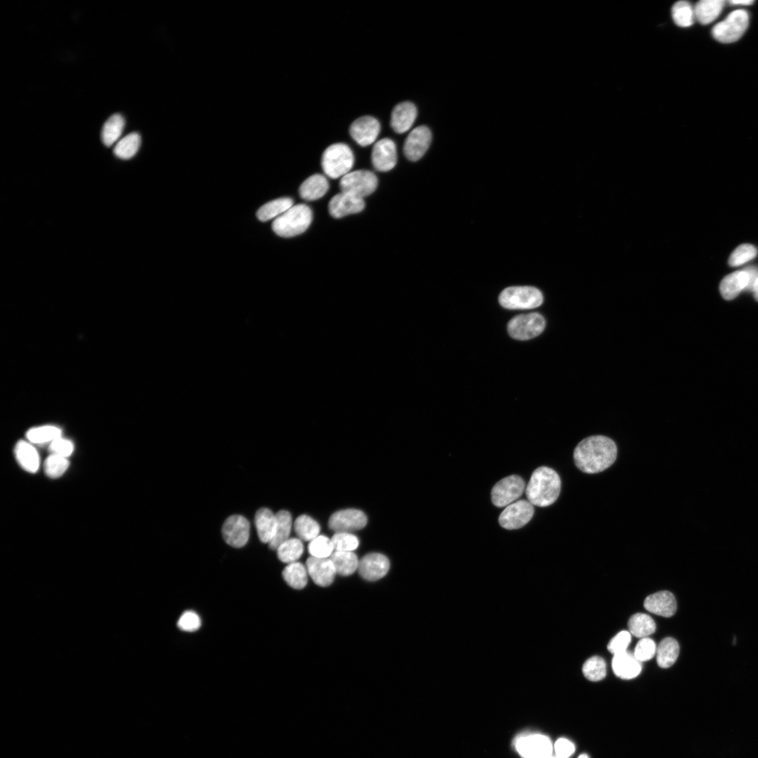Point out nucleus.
Returning <instances> with one entry per match:
<instances>
[{"mask_svg":"<svg viewBox=\"0 0 758 758\" xmlns=\"http://www.w3.org/2000/svg\"><path fill=\"white\" fill-rule=\"evenodd\" d=\"M617 457V446L610 438L591 436L583 439L575 448L573 459L582 472L594 474L609 467Z\"/></svg>","mask_w":758,"mask_h":758,"instance_id":"obj_1","label":"nucleus"},{"mask_svg":"<svg viewBox=\"0 0 758 758\" xmlns=\"http://www.w3.org/2000/svg\"><path fill=\"white\" fill-rule=\"evenodd\" d=\"M561 491V479L552 468L542 466L533 472L525 493L533 505L546 507L553 504Z\"/></svg>","mask_w":758,"mask_h":758,"instance_id":"obj_2","label":"nucleus"},{"mask_svg":"<svg viewBox=\"0 0 758 758\" xmlns=\"http://www.w3.org/2000/svg\"><path fill=\"white\" fill-rule=\"evenodd\" d=\"M312 220V211L306 204L293 205L274 220L272 229L278 236L285 238L299 235L307 230Z\"/></svg>","mask_w":758,"mask_h":758,"instance_id":"obj_3","label":"nucleus"},{"mask_svg":"<svg viewBox=\"0 0 758 758\" xmlns=\"http://www.w3.org/2000/svg\"><path fill=\"white\" fill-rule=\"evenodd\" d=\"M354 162V154L346 144L338 142L331 145L323 152L321 167L329 178H343L351 171Z\"/></svg>","mask_w":758,"mask_h":758,"instance_id":"obj_4","label":"nucleus"},{"mask_svg":"<svg viewBox=\"0 0 758 758\" xmlns=\"http://www.w3.org/2000/svg\"><path fill=\"white\" fill-rule=\"evenodd\" d=\"M498 300L501 306L507 309H533L543 303V295L535 287L510 286L500 293Z\"/></svg>","mask_w":758,"mask_h":758,"instance_id":"obj_5","label":"nucleus"},{"mask_svg":"<svg viewBox=\"0 0 758 758\" xmlns=\"http://www.w3.org/2000/svg\"><path fill=\"white\" fill-rule=\"evenodd\" d=\"M749 15L743 9L733 11L712 30L714 38L721 43L729 44L738 41L746 31Z\"/></svg>","mask_w":758,"mask_h":758,"instance_id":"obj_6","label":"nucleus"},{"mask_svg":"<svg viewBox=\"0 0 758 758\" xmlns=\"http://www.w3.org/2000/svg\"><path fill=\"white\" fill-rule=\"evenodd\" d=\"M339 185L341 192L364 199L376 190L378 178L370 171L357 170L341 178Z\"/></svg>","mask_w":758,"mask_h":758,"instance_id":"obj_7","label":"nucleus"},{"mask_svg":"<svg viewBox=\"0 0 758 758\" xmlns=\"http://www.w3.org/2000/svg\"><path fill=\"white\" fill-rule=\"evenodd\" d=\"M545 327V320L538 312L517 315L507 324L509 335L519 340H529L539 335Z\"/></svg>","mask_w":758,"mask_h":758,"instance_id":"obj_8","label":"nucleus"},{"mask_svg":"<svg viewBox=\"0 0 758 758\" xmlns=\"http://www.w3.org/2000/svg\"><path fill=\"white\" fill-rule=\"evenodd\" d=\"M525 490V482L517 475L505 477L491 490V501L498 507H507L518 499Z\"/></svg>","mask_w":758,"mask_h":758,"instance_id":"obj_9","label":"nucleus"},{"mask_svg":"<svg viewBox=\"0 0 758 758\" xmlns=\"http://www.w3.org/2000/svg\"><path fill=\"white\" fill-rule=\"evenodd\" d=\"M533 505L526 500H519L507 505L499 516L500 526L512 530L521 528L532 518Z\"/></svg>","mask_w":758,"mask_h":758,"instance_id":"obj_10","label":"nucleus"},{"mask_svg":"<svg viewBox=\"0 0 758 758\" xmlns=\"http://www.w3.org/2000/svg\"><path fill=\"white\" fill-rule=\"evenodd\" d=\"M516 749L523 758H546L552 755L550 740L541 734H531L519 738Z\"/></svg>","mask_w":758,"mask_h":758,"instance_id":"obj_11","label":"nucleus"},{"mask_svg":"<svg viewBox=\"0 0 758 758\" xmlns=\"http://www.w3.org/2000/svg\"><path fill=\"white\" fill-rule=\"evenodd\" d=\"M367 524V517L361 510L345 509L334 512L329 518L328 526L335 532H348L363 528Z\"/></svg>","mask_w":758,"mask_h":758,"instance_id":"obj_12","label":"nucleus"},{"mask_svg":"<svg viewBox=\"0 0 758 758\" xmlns=\"http://www.w3.org/2000/svg\"><path fill=\"white\" fill-rule=\"evenodd\" d=\"M250 524L243 516L234 514L229 517L224 522L222 533L225 542L234 547L244 546L249 538Z\"/></svg>","mask_w":758,"mask_h":758,"instance_id":"obj_13","label":"nucleus"},{"mask_svg":"<svg viewBox=\"0 0 758 758\" xmlns=\"http://www.w3.org/2000/svg\"><path fill=\"white\" fill-rule=\"evenodd\" d=\"M432 141V133L426 126H419L413 129L406 137L403 151L406 157L412 161L420 159L428 149Z\"/></svg>","mask_w":758,"mask_h":758,"instance_id":"obj_14","label":"nucleus"},{"mask_svg":"<svg viewBox=\"0 0 758 758\" xmlns=\"http://www.w3.org/2000/svg\"><path fill=\"white\" fill-rule=\"evenodd\" d=\"M380 131L377 119L371 116H363L354 120L350 127V134L359 145L366 147L373 143Z\"/></svg>","mask_w":758,"mask_h":758,"instance_id":"obj_15","label":"nucleus"},{"mask_svg":"<svg viewBox=\"0 0 758 758\" xmlns=\"http://www.w3.org/2000/svg\"><path fill=\"white\" fill-rule=\"evenodd\" d=\"M390 566V561L385 555L372 552L366 554L359 560L357 570L364 579L375 581L387 573Z\"/></svg>","mask_w":758,"mask_h":758,"instance_id":"obj_16","label":"nucleus"},{"mask_svg":"<svg viewBox=\"0 0 758 758\" xmlns=\"http://www.w3.org/2000/svg\"><path fill=\"white\" fill-rule=\"evenodd\" d=\"M397 161V147L392 140L386 138L375 142L371 152V161L377 171H390L395 166Z\"/></svg>","mask_w":758,"mask_h":758,"instance_id":"obj_17","label":"nucleus"},{"mask_svg":"<svg viewBox=\"0 0 758 758\" xmlns=\"http://www.w3.org/2000/svg\"><path fill=\"white\" fill-rule=\"evenodd\" d=\"M308 575L315 584L321 587L331 585L337 574L334 564L329 558L310 557L306 561Z\"/></svg>","mask_w":758,"mask_h":758,"instance_id":"obj_18","label":"nucleus"},{"mask_svg":"<svg viewBox=\"0 0 758 758\" xmlns=\"http://www.w3.org/2000/svg\"><path fill=\"white\" fill-rule=\"evenodd\" d=\"M365 206L364 199L343 192L334 195L328 203L330 215L340 218L347 215L361 212Z\"/></svg>","mask_w":758,"mask_h":758,"instance_id":"obj_19","label":"nucleus"},{"mask_svg":"<svg viewBox=\"0 0 758 758\" xmlns=\"http://www.w3.org/2000/svg\"><path fill=\"white\" fill-rule=\"evenodd\" d=\"M644 608L654 614L670 617L677 611L674 596L669 591H660L649 595L644 602Z\"/></svg>","mask_w":758,"mask_h":758,"instance_id":"obj_20","label":"nucleus"},{"mask_svg":"<svg viewBox=\"0 0 758 758\" xmlns=\"http://www.w3.org/2000/svg\"><path fill=\"white\" fill-rule=\"evenodd\" d=\"M415 105L408 101L397 104L392 109L390 119L392 128L397 133L408 131L417 117Z\"/></svg>","mask_w":758,"mask_h":758,"instance_id":"obj_21","label":"nucleus"},{"mask_svg":"<svg viewBox=\"0 0 758 758\" xmlns=\"http://www.w3.org/2000/svg\"><path fill=\"white\" fill-rule=\"evenodd\" d=\"M612 668L616 676L621 679H630L641 672V665L633 653L626 651L613 656Z\"/></svg>","mask_w":758,"mask_h":758,"instance_id":"obj_22","label":"nucleus"},{"mask_svg":"<svg viewBox=\"0 0 758 758\" xmlns=\"http://www.w3.org/2000/svg\"><path fill=\"white\" fill-rule=\"evenodd\" d=\"M18 464L25 471L35 473L40 467V456L33 444L25 440L18 441L14 448Z\"/></svg>","mask_w":758,"mask_h":758,"instance_id":"obj_23","label":"nucleus"},{"mask_svg":"<svg viewBox=\"0 0 758 758\" xmlns=\"http://www.w3.org/2000/svg\"><path fill=\"white\" fill-rule=\"evenodd\" d=\"M328 188L329 184L326 178L317 173L303 181L299 187V194L304 200L314 201L321 198Z\"/></svg>","mask_w":758,"mask_h":758,"instance_id":"obj_24","label":"nucleus"},{"mask_svg":"<svg viewBox=\"0 0 758 758\" xmlns=\"http://www.w3.org/2000/svg\"><path fill=\"white\" fill-rule=\"evenodd\" d=\"M748 277L744 270L734 272L722 280L719 286L720 293L724 299L732 300L736 298L742 291L746 289Z\"/></svg>","mask_w":758,"mask_h":758,"instance_id":"obj_25","label":"nucleus"},{"mask_svg":"<svg viewBox=\"0 0 758 758\" xmlns=\"http://www.w3.org/2000/svg\"><path fill=\"white\" fill-rule=\"evenodd\" d=\"M254 522L260 540L269 543L274 535L276 515L270 509L262 507L256 512Z\"/></svg>","mask_w":758,"mask_h":758,"instance_id":"obj_26","label":"nucleus"},{"mask_svg":"<svg viewBox=\"0 0 758 758\" xmlns=\"http://www.w3.org/2000/svg\"><path fill=\"white\" fill-rule=\"evenodd\" d=\"M723 0H701L693 6L696 20L702 25L710 24L721 13Z\"/></svg>","mask_w":758,"mask_h":758,"instance_id":"obj_27","label":"nucleus"},{"mask_svg":"<svg viewBox=\"0 0 758 758\" xmlns=\"http://www.w3.org/2000/svg\"><path fill=\"white\" fill-rule=\"evenodd\" d=\"M276 528L274 537L268 543L271 550H276L278 547L289 538L292 528V517L286 510H280L276 514Z\"/></svg>","mask_w":758,"mask_h":758,"instance_id":"obj_28","label":"nucleus"},{"mask_svg":"<svg viewBox=\"0 0 758 758\" xmlns=\"http://www.w3.org/2000/svg\"><path fill=\"white\" fill-rule=\"evenodd\" d=\"M679 646L677 640L672 637L663 639L656 648V661L662 668L672 666L677 659Z\"/></svg>","mask_w":758,"mask_h":758,"instance_id":"obj_29","label":"nucleus"},{"mask_svg":"<svg viewBox=\"0 0 758 758\" xmlns=\"http://www.w3.org/2000/svg\"><path fill=\"white\" fill-rule=\"evenodd\" d=\"M293 206L292 199L289 197L279 198L270 201L262 206L257 211L256 215L262 222H266L273 218H277Z\"/></svg>","mask_w":758,"mask_h":758,"instance_id":"obj_30","label":"nucleus"},{"mask_svg":"<svg viewBox=\"0 0 758 758\" xmlns=\"http://www.w3.org/2000/svg\"><path fill=\"white\" fill-rule=\"evenodd\" d=\"M330 559L340 576H350L358 569L359 560L353 552L334 551Z\"/></svg>","mask_w":758,"mask_h":758,"instance_id":"obj_31","label":"nucleus"},{"mask_svg":"<svg viewBox=\"0 0 758 758\" xmlns=\"http://www.w3.org/2000/svg\"><path fill=\"white\" fill-rule=\"evenodd\" d=\"M307 576L306 566L298 561L288 564L282 571V577L286 583L296 590L305 587L307 583Z\"/></svg>","mask_w":758,"mask_h":758,"instance_id":"obj_32","label":"nucleus"},{"mask_svg":"<svg viewBox=\"0 0 758 758\" xmlns=\"http://www.w3.org/2000/svg\"><path fill=\"white\" fill-rule=\"evenodd\" d=\"M125 125L124 118L120 114H114L105 122L101 139L105 145L109 147L121 136Z\"/></svg>","mask_w":758,"mask_h":758,"instance_id":"obj_33","label":"nucleus"},{"mask_svg":"<svg viewBox=\"0 0 758 758\" xmlns=\"http://www.w3.org/2000/svg\"><path fill=\"white\" fill-rule=\"evenodd\" d=\"M630 632L636 637L644 638L653 634L656 629L654 620L647 614L637 613L628 621Z\"/></svg>","mask_w":758,"mask_h":758,"instance_id":"obj_34","label":"nucleus"},{"mask_svg":"<svg viewBox=\"0 0 758 758\" xmlns=\"http://www.w3.org/2000/svg\"><path fill=\"white\" fill-rule=\"evenodd\" d=\"M279 559L286 564L295 562L304 552V546L300 538H292L281 544L276 550Z\"/></svg>","mask_w":758,"mask_h":758,"instance_id":"obj_35","label":"nucleus"},{"mask_svg":"<svg viewBox=\"0 0 758 758\" xmlns=\"http://www.w3.org/2000/svg\"><path fill=\"white\" fill-rule=\"evenodd\" d=\"M293 526L295 533L301 540L311 541L319 535V524L308 515L298 517Z\"/></svg>","mask_w":758,"mask_h":758,"instance_id":"obj_36","label":"nucleus"},{"mask_svg":"<svg viewBox=\"0 0 758 758\" xmlns=\"http://www.w3.org/2000/svg\"><path fill=\"white\" fill-rule=\"evenodd\" d=\"M60 428L53 425H43L29 429L26 432V438L32 444H42L51 443L61 437Z\"/></svg>","mask_w":758,"mask_h":758,"instance_id":"obj_37","label":"nucleus"},{"mask_svg":"<svg viewBox=\"0 0 758 758\" xmlns=\"http://www.w3.org/2000/svg\"><path fill=\"white\" fill-rule=\"evenodd\" d=\"M140 143L141 138L138 133H129L117 143L114 148V153L118 158L131 159L138 151Z\"/></svg>","mask_w":758,"mask_h":758,"instance_id":"obj_38","label":"nucleus"},{"mask_svg":"<svg viewBox=\"0 0 758 758\" xmlns=\"http://www.w3.org/2000/svg\"><path fill=\"white\" fill-rule=\"evenodd\" d=\"M671 14L674 22L681 27L691 26L696 20L693 6L685 1L675 3L672 7Z\"/></svg>","mask_w":758,"mask_h":758,"instance_id":"obj_39","label":"nucleus"},{"mask_svg":"<svg viewBox=\"0 0 758 758\" xmlns=\"http://www.w3.org/2000/svg\"><path fill=\"white\" fill-rule=\"evenodd\" d=\"M583 672L585 677L590 681H600L606 674V663L599 656H592L584 663Z\"/></svg>","mask_w":758,"mask_h":758,"instance_id":"obj_40","label":"nucleus"},{"mask_svg":"<svg viewBox=\"0 0 758 758\" xmlns=\"http://www.w3.org/2000/svg\"><path fill=\"white\" fill-rule=\"evenodd\" d=\"M69 461L68 458L55 454H50L44 461V470L45 474L50 478H58L61 477L68 469Z\"/></svg>","mask_w":758,"mask_h":758,"instance_id":"obj_41","label":"nucleus"},{"mask_svg":"<svg viewBox=\"0 0 758 758\" xmlns=\"http://www.w3.org/2000/svg\"><path fill=\"white\" fill-rule=\"evenodd\" d=\"M308 552L311 557L317 558H329L334 552L331 539L323 535L310 541Z\"/></svg>","mask_w":758,"mask_h":758,"instance_id":"obj_42","label":"nucleus"},{"mask_svg":"<svg viewBox=\"0 0 758 758\" xmlns=\"http://www.w3.org/2000/svg\"><path fill=\"white\" fill-rule=\"evenodd\" d=\"M331 541L334 551L353 552L359 544L358 538L348 532H335Z\"/></svg>","mask_w":758,"mask_h":758,"instance_id":"obj_43","label":"nucleus"},{"mask_svg":"<svg viewBox=\"0 0 758 758\" xmlns=\"http://www.w3.org/2000/svg\"><path fill=\"white\" fill-rule=\"evenodd\" d=\"M757 255V249L752 244H744L738 246L731 253L729 264L731 267L743 265Z\"/></svg>","mask_w":758,"mask_h":758,"instance_id":"obj_44","label":"nucleus"},{"mask_svg":"<svg viewBox=\"0 0 758 758\" xmlns=\"http://www.w3.org/2000/svg\"><path fill=\"white\" fill-rule=\"evenodd\" d=\"M656 643L653 639L644 637L637 644L633 654L639 662L646 661L653 657L656 652Z\"/></svg>","mask_w":758,"mask_h":758,"instance_id":"obj_45","label":"nucleus"},{"mask_svg":"<svg viewBox=\"0 0 758 758\" xmlns=\"http://www.w3.org/2000/svg\"><path fill=\"white\" fill-rule=\"evenodd\" d=\"M74 450L73 442L67 439L60 437L48 445L50 454H55L68 458Z\"/></svg>","mask_w":758,"mask_h":758,"instance_id":"obj_46","label":"nucleus"},{"mask_svg":"<svg viewBox=\"0 0 758 758\" xmlns=\"http://www.w3.org/2000/svg\"><path fill=\"white\" fill-rule=\"evenodd\" d=\"M201 624L199 615L192 611L184 612L178 619V627L185 632H194L197 630Z\"/></svg>","mask_w":758,"mask_h":758,"instance_id":"obj_47","label":"nucleus"},{"mask_svg":"<svg viewBox=\"0 0 758 758\" xmlns=\"http://www.w3.org/2000/svg\"><path fill=\"white\" fill-rule=\"evenodd\" d=\"M630 641V633L625 630L621 631L611 639L607 646L608 650L613 655L626 651Z\"/></svg>","mask_w":758,"mask_h":758,"instance_id":"obj_48","label":"nucleus"},{"mask_svg":"<svg viewBox=\"0 0 758 758\" xmlns=\"http://www.w3.org/2000/svg\"><path fill=\"white\" fill-rule=\"evenodd\" d=\"M556 756L559 758H568L575 751L574 744L566 738H559L554 746Z\"/></svg>","mask_w":758,"mask_h":758,"instance_id":"obj_49","label":"nucleus"},{"mask_svg":"<svg viewBox=\"0 0 758 758\" xmlns=\"http://www.w3.org/2000/svg\"><path fill=\"white\" fill-rule=\"evenodd\" d=\"M748 277L747 286L745 291H752L754 284L758 278V267L755 266H750L744 269Z\"/></svg>","mask_w":758,"mask_h":758,"instance_id":"obj_50","label":"nucleus"},{"mask_svg":"<svg viewBox=\"0 0 758 758\" xmlns=\"http://www.w3.org/2000/svg\"><path fill=\"white\" fill-rule=\"evenodd\" d=\"M729 4L732 5H751L754 3L752 0H733L729 1Z\"/></svg>","mask_w":758,"mask_h":758,"instance_id":"obj_51","label":"nucleus"},{"mask_svg":"<svg viewBox=\"0 0 758 758\" xmlns=\"http://www.w3.org/2000/svg\"><path fill=\"white\" fill-rule=\"evenodd\" d=\"M752 293L755 299L758 301V278L757 279L752 289Z\"/></svg>","mask_w":758,"mask_h":758,"instance_id":"obj_52","label":"nucleus"},{"mask_svg":"<svg viewBox=\"0 0 758 758\" xmlns=\"http://www.w3.org/2000/svg\"><path fill=\"white\" fill-rule=\"evenodd\" d=\"M578 758H590V757L585 754H582Z\"/></svg>","mask_w":758,"mask_h":758,"instance_id":"obj_53","label":"nucleus"},{"mask_svg":"<svg viewBox=\"0 0 758 758\" xmlns=\"http://www.w3.org/2000/svg\"><path fill=\"white\" fill-rule=\"evenodd\" d=\"M546 758H559V757H557V756L553 757V756L551 755V756L547 757Z\"/></svg>","mask_w":758,"mask_h":758,"instance_id":"obj_54","label":"nucleus"}]
</instances>
